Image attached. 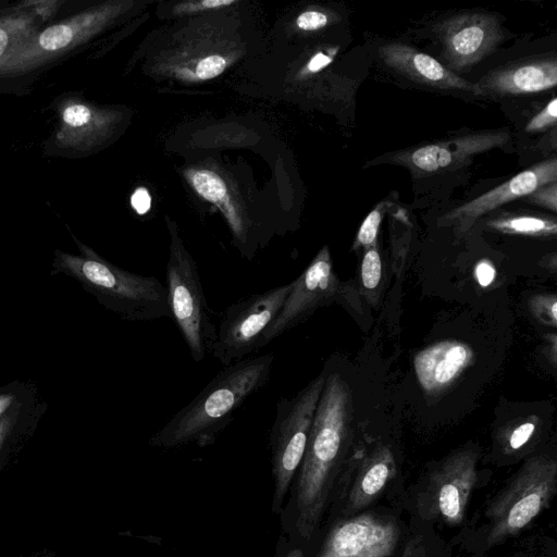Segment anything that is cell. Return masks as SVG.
Returning a JSON list of instances; mask_svg holds the SVG:
<instances>
[{"label": "cell", "mask_w": 557, "mask_h": 557, "mask_svg": "<svg viewBox=\"0 0 557 557\" xmlns=\"http://www.w3.org/2000/svg\"><path fill=\"white\" fill-rule=\"evenodd\" d=\"M557 182V159L537 162L500 185L465 202L442 216L444 224H451L458 236L465 235L482 215Z\"/></svg>", "instance_id": "14"}, {"label": "cell", "mask_w": 557, "mask_h": 557, "mask_svg": "<svg viewBox=\"0 0 557 557\" xmlns=\"http://www.w3.org/2000/svg\"><path fill=\"white\" fill-rule=\"evenodd\" d=\"M557 182L544 185L532 194L528 195L527 201L542 206L553 212L557 211Z\"/></svg>", "instance_id": "31"}, {"label": "cell", "mask_w": 557, "mask_h": 557, "mask_svg": "<svg viewBox=\"0 0 557 557\" xmlns=\"http://www.w3.org/2000/svg\"><path fill=\"white\" fill-rule=\"evenodd\" d=\"M557 461L545 455L529 458L491 503L487 544H498L524 530L556 493Z\"/></svg>", "instance_id": "5"}, {"label": "cell", "mask_w": 557, "mask_h": 557, "mask_svg": "<svg viewBox=\"0 0 557 557\" xmlns=\"http://www.w3.org/2000/svg\"><path fill=\"white\" fill-rule=\"evenodd\" d=\"M58 127L54 144L66 150L88 148L101 132L104 116L90 104L75 98L64 97L57 106Z\"/></svg>", "instance_id": "18"}, {"label": "cell", "mask_w": 557, "mask_h": 557, "mask_svg": "<svg viewBox=\"0 0 557 557\" xmlns=\"http://www.w3.org/2000/svg\"><path fill=\"white\" fill-rule=\"evenodd\" d=\"M40 412L30 399L0 418V455L15 433L39 418Z\"/></svg>", "instance_id": "22"}, {"label": "cell", "mask_w": 557, "mask_h": 557, "mask_svg": "<svg viewBox=\"0 0 557 557\" xmlns=\"http://www.w3.org/2000/svg\"><path fill=\"white\" fill-rule=\"evenodd\" d=\"M38 29V17L29 10L14 8L0 14V64L22 41Z\"/></svg>", "instance_id": "21"}, {"label": "cell", "mask_w": 557, "mask_h": 557, "mask_svg": "<svg viewBox=\"0 0 557 557\" xmlns=\"http://www.w3.org/2000/svg\"><path fill=\"white\" fill-rule=\"evenodd\" d=\"M557 117V99L553 97L547 104L537 112L525 125L529 133L544 132L556 125Z\"/></svg>", "instance_id": "29"}, {"label": "cell", "mask_w": 557, "mask_h": 557, "mask_svg": "<svg viewBox=\"0 0 557 557\" xmlns=\"http://www.w3.org/2000/svg\"><path fill=\"white\" fill-rule=\"evenodd\" d=\"M289 289L290 283L283 284L228 306L216 326L211 355L227 367L259 350L258 343L281 311Z\"/></svg>", "instance_id": "7"}, {"label": "cell", "mask_w": 557, "mask_h": 557, "mask_svg": "<svg viewBox=\"0 0 557 557\" xmlns=\"http://www.w3.org/2000/svg\"><path fill=\"white\" fill-rule=\"evenodd\" d=\"M399 557H424L423 546L418 540L408 544Z\"/></svg>", "instance_id": "36"}, {"label": "cell", "mask_w": 557, "mask_h": 557, "mask_svg": "<svg viewBox=\"0 0 557 557\" xmlns=\"http://www.w3.org/2000/svg\"><path fill=\"white\" fill-rule=\"evenodd\" d=\"M225 65L224 58L210 55L198 63L196 73L200 79L213 78L224 71Z\"/></svg>", "instance_id": "32"}, {"label": "cell", "mask_w": 557, "mask_h": 557, "mask_svg": "<svg viewBox=\"0 0 557 557\" xmlns=\"http://www.w3.org/2000/svg\"><path fill=\"white\" fill-rule=\"evenodd\" d=\"M508 129L468 133L448 140L425 144L393 154L394 163L406 166L414 176L451 171L474 156L504 147L509 140Z\"/></svg>", "instance_id": "12"}, {"label": "cell", "mask_w": 557, "mask_h": 557, "mask_svg": "<svg viewBox=\"0 0 557 557\" xmlns=\"http://www.w3.org/2000/svg\"><path fill=\"white\" fill-rule=\"evenodd\" d=\"M472 360L473 351L469 345L447 339L419 351L413 364L422 389L428 395H437L448 388Z\"/></svg>", "instance_id": "17"}, {"label": "cell", "mask_w": 557, "mask_h": 557, "mask_svg": "<svg viewBox=\"0 0 557 557\" xmlns=\"http://www.w3.org/2000/svg\"><path fill=\"white\" fill-rule=\"evenodd\" d=\"M62 4L63 1L60 0H28L16 7L34 12L38 18L46 22L55 15Z\"/></svg>", "instance_id": "30"}, {"label": "cell", "mask_w": 557, "mask_h": 557, "mask_svg": "<svg viewBox=\"0 0 557 557\" xmlns=\"http://www.w3.org/2000/svg\"><path fill=\"white\" fill-rule=\"evenodd\" d=\"M496 271L492 262L486 259L479 261L474 268V276L476 282L486 287L495 280Z\"/></svg>", "instance_id": "34"}, {"label": "cell", "mask_w": 557, "mask_h": 557, "mask_svg": "<svg viewBox=\"0 0 557 557\" xmlns=\"http://www.w3.org/2000/svg\"><path fill=\"white\" fill-rule=\"evenodd\" d=\"M330 62V59L321 53L317 54L314 58H312L311 62L309 63V69L312 72H317L323 66H325Z\"/></svg>", "instance_id": "37"}, {"label": "cell", "mask_w": 557, "mask_h": 557, "mask_svg": "<svg viewBox=\"0 0 557 557\" xmlns=\"http://www.w3.org/2000/svg\"><path fill=\"white\" fill-rule=\"evenodd\" d=\"M191 183L199 195L211 202H220L226 197L224 182L210 171H197L191 175Z\"/></svg>", "instance_id": "25"}, {"label": "cell", "mask_w": 557, "mask_h": 557, "mask_svg": "<svg viewBox=\"0 0 557 557\" xmlns=\"http://www.w3.org/2000/svg\"><path fill=\"white\" fill-rule=\"evenodd\" d=\"M325 383V371L290 398L276 404L275 419L270 430L273 502L277 513L302 461L315 409Z\"/></svg>", "instance_id": "4"}, {"label": "cell", "mask_w": 557, "mask_h": 557, "mask_svg": "<svg viewBox=\"0 0 557 557\" xmlns=\"http://www.w3.org/2000/svg\"><path fill=\"white\" fill-rule=\"evenodd\" d=\"M396 470L394 455L380 445L363 460L350 487L346 508L348 512L369 506L384 491Z\"/></svg>", "instance_id": "19"}, {"label": "cell", "mask_w": 557, "mask_h": 557, "mask_svg": "<svg viewBox=\"0 0 557 557\" xmlns=\"http://www.w3.org/2000/svg\"><path fill=\"white\" fill-rule=\"evenodd\" d=\"M273 362L274 356L265 354L224 367L151 436L150 445L173 448L212 444L246 399L268 383Z\"/></svg>", "instance_id": "2"}, {"label": "cell", "mask_w": 557, "mask_h": 557, "mask_svg": "<svg viewBox=\"0 0 557 557\" xmlns=\"http://www.w3.org/2000/svg\"><path fill=\"white\" fill-rule=\"evenodd\" d=\"M284 557H305L300 548L290 549Z\"/></svg>", "instance_id": "39"}, {"label": "cell", "mask_w": 557, "mask_h": 557, "mask_svg": "<svg viewBox=\"0 0 557 557\" xmlns=\"http://www.w3.org/2000/svg\"><path fill=\"white\" fill-rule=\"evenodd\" d=\"M325 383L298 469L296 529L308 540L318 527L352 436V392L336 369L326 366Z\"/></svg>", "instance_id": "1"}, {"label": "cell", "mask_w": 557, "mask_h": 557, "mask_svg": "<svg viewBox=\"0 0 557 557\" xmlns=\"http://www.w3.org/2000/svg\"><path fill=\"white\" fill-rule=\"evenodd\" d=\"M535 430L536 423L532 418L510 426L504 435L505 448L508 451L519 450L532 438Z\"/></svg>", "instance_id": "27"}, {"label": "cell", "mask_w": 557, "mask_h": 557, "mask_svg": "<svg viewBox=\"0 0 557 557\" xmlns=\"http://www.w3.org/2000/svg\"><path fill=\"white\" fill-rule=\"evenodd\" d=\"M81 253L57 250L53 274L75 278L99 304L128 321L171 318L166 287L154 276L123 270L75 239Z\"/></svg>", "instance_id": "3"}, {"label": "cell", "mask_w": 557, "mask_h": 557, "mask_svg": "<svg viewBox=\"0 0 557 557\" xmlns=\"http://www.w3.org/2000/svg\"><path fill=\"white\" fill-rule=\"evenodd\" d=\"M329 16L321 11H306L297 17V26L302 30H317L329 24Z\"/></svg>", "instance_id": "33"}, {"label": "cell", "mask_w": 557, "mask_h": 557, "mask_svg": "<svg viewBox=\"0 0 557 557\" xmlns=\"http://www.w3.org/2000/svg\"><path fill=\"white\" fill-rule=\"evenodd\" d=\"M447 69L465 72L492 54L504 39L498 18L490 13L453 15L435 26Z\"/></svg>", "instance_id": "10"}, {"label": "cell", "mask_w": 557, "mask_h": 557, "mask_svg": "<svg viewBox=\"0 0 557 557\" xmlns=\"http://www.w3.org/2000/svg\"><path fill=\"white\" fill-rule=\"evenodd\" d=\"M165 276L171 318L191 358L200 362L211 354L216 338L214 312L205 296L196 262L178 243L171 248Z\"/></svg>", "instance_id": "6"}, {"label": "cell", "mask_w": 557, "mask_h": 557, "mask_svg": "<svg viewBox=\"0 0 557 557\" xmlns=\"http://www.w3.org/2000/svg\"><path fill=\"white\" fill-rule=\"evenodd\" d=\"M339 288L341 282L330 250L324 246L299 276L290 282L281 311L263 333L258 349L306 321L317 309L335 301Z\"/></svg>", "instance_id": "9"}, {"label": "cell", "mask_w": 557, "mask_h": 557, "mask_svg": "<svg viewBox=\"0 0 557 557\" xmlns=\"http://www.w3.org/2000/svg\"><path fill=\"white\" fill-rule=\"evenodd\" d=\"M478 453L465 448L449 455L430 475L426 494L428 513L449 525L460 524L478 480Z\"/></svg>", "instance_id": "11"}, {"label": "cell", "mask_w": 557, "mask_h": 557, "mask_svg": "<svg viewBox=\"0 0 557 557\" xmlns=\"http://www.w3.org/2000/svg\"><path fill=\"white\" fill-rule=\"evenodd\" d=\"M33 397L24 386H12L0 389V418L30 400Z\"/></svg>", "instance_id": "28"}, {"label": "cell", "mask_w": 557, "mask_h": 557, "mask_svg": "<svg viewBox=\"0 0 557 557\" xmlns=\"http://www.w3.org/2000/svg\"><path fill=\"white\" fill-rule=\"evenodd\" d=\"M533 315L542 323L556 327L557 297L555 294H536L529 300Z\"/></svg>", "instance_id": "26"}, {"label": "cell", "mask_w": 557, "mask_h": 557, "mask_svg": "<svg viewBox=\"0 0 557 557\" xmlns=\"http://www.w3.org/2000/svg\"><path fill=\"white\" fill-rule=\"evenodd\" d=\"M110 9L96 8L53 23L17 45L0 64V75L37 70L69 53L101 29Z\"/></svg>", "instance_id": "8"}, {"label": "cell", "mask_w": 557, "mask_h": 557, "mask_svg": "<svg viewBox=\"0 0 557 557\" xmlns=\"http://www.w3.org/2000/svg\"><path fill=\"white\" fill-rule=\"evenodd\" d=\"M386 203L377 205L363 220L357 233L352 248L364 250L377 246V233L383 219Z\"/></svg>", "instance_id": "24"}, {"label": "cell", "mask_w": 557, "mask_h": 557, "mask_svg": "<svg viewBox=\"0 0 557 557\" xmlns=\"http://www.w3.org/2000/svg\"><path fill=\"white\" fill-rule=\"evenodd\" d=\"M398 539L394 520L362 513L335 523L318 557H392Z\"/></svg>", "instance_id": "13"}, {"label": "cell", "mask_w": 557, "mask_h": 557, "mask_svg": "<svg viewBox=\"0 0 557 557\" xmlns=\"http://www.w3.org/2000/svg\"><path fill=\"white\" fill-rule=\"evenodd\" d=\"M382 260L377 246L367 249L360 264V282L367 297L374 300L382 283Z\"/></svg>", "instance_id": "23"}, {"label": "cell", "mask_w": 557, "mask_h": 557, "mask_svg": "<svg viewBox=\"0 0 557 557\" xmlns=\"http://www.w3.org/2000/svg\"><path fill=\"white\" fill-rule=\"evenodd\" d=\"M495 232L530 237L554 238L557 235V222L552 216L534 214L499 215L486 222Z\"/></svg>", "instance_id": "20"}, {"label": "cell", "mask_w": 557, "mask_h": 557, "mask_svg": "<svg viewBox=\"0 0 557 557\" xmlns=\"http://www.w3.org/2000/svg\"><path fill=\"white\" fill-rule=\"evenodd\" d=\"M234 3L233 0H206L202 1L201 4L207 9H212L216 7L230 5Z\"/></svg>", "instance_id": "38"}, {"label": "cell", "mask_w": 557, "mask_h": 557, "mask_svg": "<svg viewBox=\"0 0 557 557\" xmlns=\"http://www.w3.org/2000/svg\"><path fill=\"white\" fill-rule=\"evenodd\" d=\"M379 55L389 69L412 82L447 90L468 91L475 87L451 72L431 55L403 42H386L379 47Z\"/></svg>", "instance_id": "16"}, {"label": "cell", "mask_w": 557, "mask_h": 557, "mask_svg": "<svg viewBox=\"0 0 557 557\" xmlns=\"http://www.w3.org/2000/svg\"><path fill=\"white\" fill-rule=\"evenodd\" d=\"M131 203L138 214H145L150 209L151 198L145 188H138L132 195Z\"/></svg>", "instance_id": "35"}, {"label": "cell", "mask_w": 557, "mask_h": 557, "mask_svg": "<svg viewBox=\"0 0 557 557\" xmlns=\"http://www.w3.org/2000/svg\"><path fill=\"white\" fill-rule=\"evenodd\" d=\"M557 85L555 57L536 58L495 69L476 84V96H525L553 89Z\"/></svg>", "instance_id": "15"}]
</instances>
